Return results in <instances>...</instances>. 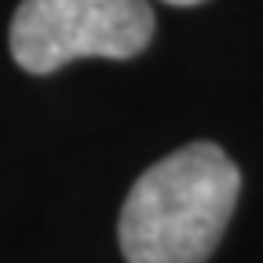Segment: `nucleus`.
<instances>
[{"label":"nucleus","mask_w":263,"mask_h":263,"mask_svg":"<svg viewBox=\"0 0 263 263\" xmlns=\"http://www.w3.org/2000/svg\"><path fill=\"white\" fill-rule=\"evenodd\" d=\"M164 4H176V8H194V4H201V0H164Z\"/></svg>","instance_id":"7ed1b4c3"},{"label":"nucleus","mask_w":263,"mask_h":263,"mask_svg":"<svg viewBox=\"0 0 263 263\" xmlns=\"http://www.w3.org/2000/svg\"><path fill=\"white\" fill-rule=\"evenodd\" d=\"M150 37L146 0H22L8 44L26 73H55L73 59H132Z\"/></svg>","instance_id":"f03ea898"},{"label":"nucleus","mask_w":263,"mask_h":263,"mask_svg":"<svg viewBox=\"0 0 263 263\" xmlns=\"http://www.w3.org/2000/svg\"><path fill=\"white\" fill-rule=\"evenodd\" d=\"M241 176L216 143H190L136 179L117 219L128 263H209L234 216Z\"/></svg>","instance_id":"f257e3e1"}]
</instances>
